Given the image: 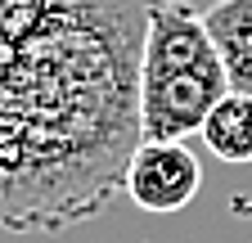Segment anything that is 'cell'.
<instances>
[{
  "label": "cell",
  "mask_w": 252,
  "mask_h": 243,
  "mask_svg": "<svg viewBox=\"0 0 252 243\" xmlns=\"http://www.w3.org/2000/svg\"><path fill=\"white\" fill-rule=\"evenodd\" d=\"M144 32L149 0H0V230L54 234L122 194Z\"/></svg>",
  "instance_id": "obj_1"
},
{
  "label": "cell",
  "mask_w": 252,
  "mask_h": 243,
  "mask_svg": "<svg viewBox=\"0 0 252 243\" xmlns=\"http://www.w3.org/2000/svg\"><path fill=\"white\" fill-rule=\"evenodd\" d=\"M230 72L207 14L189 0H149V32L140 59V126L149 140H189L225 99Z\"/></svg>",
  "instance_id": "obj_2"
},
{
  "label": "cell",
  "mask_w": 252,
  "mask_h": 243,
  "mask_svg": "<svg viewBox=\"0 0 252 243\" xmlns=\"http://www.w3.org/2000/svg\"><path fill=\"white\" fill-rule=\"evenodd\" d=\"M198 185H203V167L185 140H149L144 135L135 144L131 162H126L122 194L140 212L171 216V212H185L198 198Z\"/></svg>",
  "instance_id": "obj_3"
},
{
  "label": "cell",
  "mask_w": 252,
  "mask_h": 243,
  "mask_svg": "<svg viewBox=\"0 0 252 243\" xmlns=\"http://www.w3.org/2000/svg\"><path fill=\"white\" fill-rule=\"evenodd\" d=\"M203 14L220 59H225L230 90L252 95V0H216Z\"/></svg>",
  "instance_id": "obj_4"
},
{
  "label": "cell",
  "mask_w": 252,
  "mask_h": 243,
  "mask_svg": "<svg viewBox=\"0 0 252 243\" xmlns=\"http://www.w3.org/2000/svg\"><path fill=\"white\" fill-rule=\"evenodd\" d=\"M198 135L220 162H234V167L252 162V95L225 90V99L207 113Z\"/></svg>",
  "instance_id": "obj_5"
}]
</instances>
